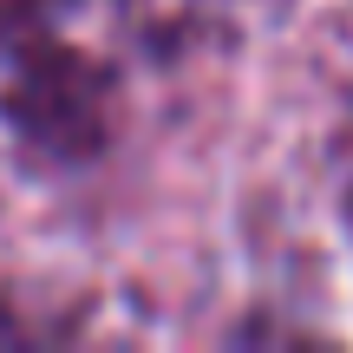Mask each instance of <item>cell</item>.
Listing matches in <instances>:
<instances>
[{
  "mask_svg": "<svg viewBox=\"0 0 353 353\" xmlns=\"http://www.w3.org/2000/svg\"><path fill=\"white\" fill-rule=\"evenodd\" d=\"M118 65L72 46L26 0L0 7V131L39 170H85L118 138Z\"/></svg>",
  "mask_w": 353,
  "mask_h": 353,
  "instance_id": "cell-1",
  "label": "cell"
},
{
  "mask_svg": "<svg viewBox=\"0 0 353 353\" xmlns=\"http://www.w3.org/2000/svg\"><path fill=\"white\" fill-rule=\"evenodd\" d=\"M341 190H347V210H353V105H347V125H341Z\"/></svg>",
  "mask_w": 353,
  "mask_h": 353,
  "instance_id": "cell-2",
  "label": "cell"
}]
</instances>
